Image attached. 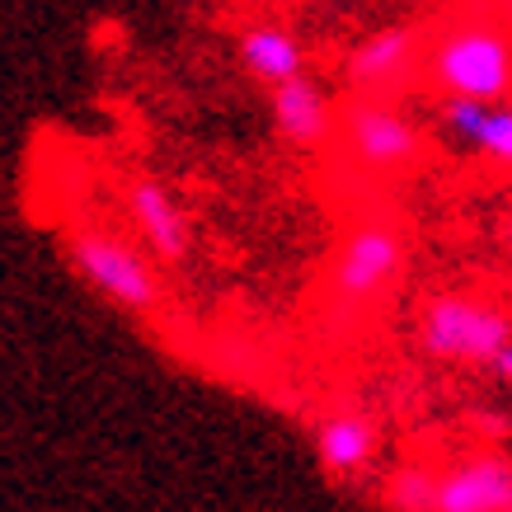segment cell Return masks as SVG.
<instances>
[{"label":"cell","instance_id":"13","mask_svg":"<svg viewBox=\"0 0 512 512\" xmlns=\"http://www.w3.org/2000/svg\"><path fill=\"white\" fill-rule=\"evenodd\" d=\"M437 475L428 466H400L386 480V503L395 512H437Z\"/></svg>","mask_w":512,"mask_h":512},{"label":"cell","instance_id":"12","mask_svg":"<svg viewBox=\"0 0 512 512\" xmlns=\"http://www.w3.org/2000/svg\"><path fill=\"white\" fill-rule=\"evenodd\" d=\"M315 447H320V461H325L329 475H362L376 456V428L367 414L339 409V414H329V419L320 423Z\"/></svg>","mask_w":512,"mask_h":512},{"label":"cell","instance_id":"3","mask_svg":"<svg viewBox=\"0 0 512 512\" xmlns=\"http://www.w3.org/2000/svg\"><path fill=\"white\" fill-rule=\"evenodd\" d=\"M400 264H404V245L395 226H386V221L357 226L343 240L339 259H334V301L353 306V311L381 301L390 292V282L400 278Z\"/></svg>","mask_w":512,"mask_h":512},{"label":"cell","instance_id":"16","mask_svg":"<svg viewBox=\"0 0 512 512\" xmlns=\"http://www.w3.org/2000/svg\"><path fill=\"white\" fill-rule=\"evenodd\" d=\"M503 240H508V249H512V212H508V221H503Z\"/></svg>","mask_w":512,"mask_h":512},{"label":"cell","instance_id":"10","mask_svg":"<svg viewBox=\"0 0 512 512\" xmlns=\"http://www.w3.org/2000/svg\"><path fill=\"white\" fill-rule=\"evenodd\" d=\"M240 62L254 80H264L268 90H282V85L306 76V47L282 24H249L240 33Z\"/></svg>","mask_w":512,"mask_h":512},{"label":"cell","instance_id":"6","mask_svg":"<svg viewBox=\"0 0 512 512\" xmlns=\"http://www.w3.org/2000/svg\"><path fill=\"white\" fill-rule=\"evenodd\" d=\"M343 132H348V151L372 170H400L419 156V127L381 99L353 104L343 113Z\"/></svg>","mask_w":512,"mask_h":512},{"label":"cell","instance_id":"7","mask_svg":"<svg viewBox=\"0 0 512 512\" xmlns=\"http://www.w3.org/2000/svg\"><path fill=\"white\" fill-rule=\"evenodd\" d=\"M414 57H419L414 33L409 29H381V33H372V38H362V43L348 52L343 76L353 80L357 90L381 94V90H390V85H400V80L414 71Z\"/></svg>","mask_w":512,"mask_h":512},{"label":"cell","instance_id":"4","mask_svg":"<svg viewBox=\"0 0 512 512\" xmlns=\"http://www.w3.org/2000/svg\"><path fill=\"white\" fill-rule=\"evenodd\" d=\"M71 264L99 287V292L127 306V311H146L156 301V273L137 249L109 231H76L71 235Z\"/></svg>","mask_w":512,"mask_h":512},{"label":"cell","instance_id":"5","mask_svg":"<svg viewBox=\"0 0 512 512\" xmlns=\"http://www.w3.org/2000/svg\"><path fill=\"white\" fill-rule=\"evenodd\" d=\"M437 512H512V456L466 451L437 475Z\"/></svg>","mask_w":512,"mask_h":512},{"label":"cell","instance_id":"11","mask_svg":"<svg viewBox=\"0 0 512 512\" xmlns=\"http://www.w3.org/2000/svg\"><path fill=\"white\" fill-rule=\"evenodd\" d=\"M273 123L287 141L296 146H315V141L329 137V127H334V104H329V90L320 80L301 76L292 85H282L273 90Z\"/></svg>","mask_w":512,"mask_h":512},{"label":"cell","instance_id":"2","mask_svg":"<svg viewBox=\"0 0 512 512\" xmlns=\"http://www.w3.org/2000/svg\"><path fill=\"white\" fill-rule=\"evenodd\" d=\"M419 343L442 362H494L512 343V315L484 296L442 292L419 315Z\"/></svg>","mask_w":512,"mask_h":512},{"label":"cell","instance_id":"14","mask_svg":"<svg viewBox=\"0 0 512 512\" xmlns=\"http://www.w3.org/2000/svg\"><path fill=\"white\" fill-rule=\"evenodd\" d=\"M489 376H498V381H512V343L494 357V362H489Z\"/></svg>","mask_w":512,"mask_h":512},{"label":"cell","instance_id":"8","mask_svg":"<svg viewBox=\"0 0 512 512\" xmlns=\"http://www.w3.org/2000/svg\"><path fill=\"white\" fill-rule=\"evenodd\" d=\"M442 123L461 146L475 156L508 165L512 170V109L508 104H475V99H447L442 104Z\"/></svg>","mask_w":512,"mask_h":512},{"label":"cell","instance_id":"1","mask_svg":"<svg viewBox=\"0 0 512 512\" xmlns=\"http://www.w3.org/2000/svg\"><path fill=\"white\" fill-rule=\"evenodd\" d=\"M428 76L447 99L503 104L512 94V33L494 19H456L428 47Z\"/></svg>","mask_w":512,"mask_h":512},{"label":"cell","instance_id":"15","mask_svg":"<svg viewBox=\"0 0 512 512\" xmlns=\"http://www.w3.org/2000/svg\"><path fill=\"white\" fill-rule=\"evenodd\" d=\"M240 5H259V10H278V5H292V0H240Z\"/></svg>","mask_w":512,"mask_h":512},{"label":"cell","instance_id":"9","mask_svg":"<svg viewBox=\"0 0 512 512\" xmlns=\"http://www.w3.org/2000/svg\"><path fill=\"white\" fill-rule=\"evenodd\" d=\"M127 212H132L137 231L151 240L156 254H165V259H184L188 254V217L165 184H156V179H132V188H127Z\"/></svg>","mask_w":512,"mask_h":512}]
</instances>
